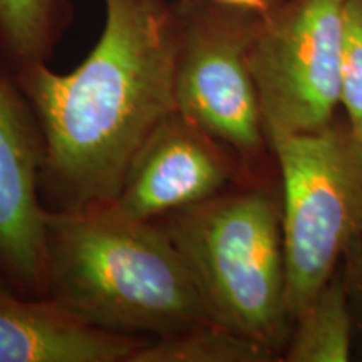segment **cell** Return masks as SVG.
Returning a JSON list of instances; mask_svg holds the SVG:
<instances>
[{"instance_id": "cell-1", "label": "cell", "mask_w": 362, "mask_h": 362, "mask_svg": "<svg viewBox=\"0 0 362 362\" xmlns=\"http://www.w3.org/2000/svg\"><path fill=\"white\" fill-rule=\"evenodd\" d=\"M106 22L79 67L17 72L42 129V203L67 210L116 202L148 134L176 111L180 24L165 0H104Z\"/></svg>"}, {"instance_id": "cell-2", "label": "cell", "mask_w": 362, "mask_h": 362, "mask_svg": "<svg viewBox=\"0 0 362 362\" xmlns=\"http://www.w3.org/2000/svg\"><path fill=\"white\" fill-rule=\"evenodd\" d=\"M45 292L111 332L160 337L210 322L160 221L131 216L116 202L45 211Z\"/></svg>"}, {"instance_id": "cell-3", "label": "cell", "mask_w": 362, "mask_h": 362, "mask_svg": "<svg viewBox=\"0 0 362 362\" xmlns=\"http://www.w3.org/2000/svg\"><path fill=\"white\" fill-rule=\"evenodd\" d=\"M208 319L274 352L288 336L282 211L262 192L216 194L161 218Z\"/></svg>"}, {"instance_id": "cell-4", "label": "cell", "mask_w": 362, "mask_h": 362, "mask_svg": "<svg viewBox=\"0 0 362 362\" xmlns=\"http://www.w3.org/2000/svg\"><path fill=\"white\" fill-rule=\"evenodd\" d=\"M269 143L282 175L285 302L296 322L362 235V149L330 124Z\"/></svg>"}, {"instance_id": "cell-5", "label": "cell", "mask_w": 362, "mask_h": 362, "mask_svg": "<svg viewBox=\"0 0 362 362\" xmlns=\"http://www.w3.org/2000/svg\"><path fill=\"white\" fill-rule=\"evenodd\" d=\"M347 0H288L260 17L248 64L265 138L330 124L341 103Z\"/></svg>"}, {"instance_id": "cell-6", "label": "cell", "mask_w": 362, "mask_h": 362, "mask_svg": "<svg viewBox=\"0 0 362 362\" xmlns=\"http://www.w3.org/2000/svg\"><path fill=\"white\" fill-rule=\"evenodd\" d=\"M176 111L243 158L267 141L248 52L262 16L214 0H180Z\"/></svg>"}, {"instance_id": "cell-7", "label": "cell", "mask_w": 362, "mask_h": 362, "mask_svg": "<svg viewBox=\"0 0 362 362\" xmlns=\"http://www.w3.org/2000/svg\"><path fill=\"white\" fill-rule=\"evenodd\" d=\"M44 136L11 61L0 59V275L27 297L45 292Z\"/></svg>"}, {"instance_id": "cell-8", "label": "cell", "mask_w": 362, "mask_h": 362, "mask_svg": "<svg viewBox=\"0 0 362 362\" xmlns=\"http://www.w3.org/2000/svg\"><path fill=\"white\" fill-rule=\"evenodd\" d=\"M228 176L223 144L173 111L136 151L116 205L136 218L161 220L216 197Z\"/></svg>"}, {"instance_id": "cell-9", "label": "cell", "mask_w": 362, "mask_h": 362, "mask_svg": "<svg viewBox=\"0 0 362 362\" xmlns=\"http://www.w3.org/2000/svg\"><path fill=\"white\" fill-rule=\"evenodd\" d=\"M148 337L90 325L51 297H27L0 275V362H129Z\"/></svg>"}, {"instance_id": "cell-10", "label": "cell", "mask_w": 362, "mask_h": 362, "mask_svg": "<svg viewBox=\"0 0 362 362\" xmlns=\"http://www.w3.org/2000/svg\"><path fill=\"white\" fill-rule=\"evenodd\" d=\"M297 329L288 346L291 362H346L351 359V314L347 292L330 282L296 320Z\"/></svg>"}, {"instance_id": "cell-11", "label": "cell", "mask_w": 362, "mask_h": 362, "mask_svg": "<svg viewBox=\"0 0 362 362\" xmlns=\"http://www.w3.org/2000/svg\"><path fill=\"white\" fill-rule=\"evenodd\" d=\"M270 349L214 322H202L180 332L146 339L129 362H260Z\"/></svg>"}, {"instance_id": "cell-12", "label": "cell", "mask_w": 362, "mask_h": 362, "mask_svg": "<svg viewBox=\"0 0 362 362\" xmlns=\"http://www.w3.org/2000/svg\"><path fill=\"white\" fill-rule=\"evenodd\" d=\"M57 12L59 0H0V44L17 72L45 62Z\"/></svg>"}, {"instance_id": "cell-13", "label": "cell", "mask_w": 362, "mask_h": 362, "mask_svg": "<svg viewBox=\"0 0 362 362\" xmlns=\"http://www.w3.org/2000/svg\"><path fill=\"white\" fill-rule=\"evenodd\" d=\"M341 103L349 133L362 149V0H347L341 54Z\"/></svg>"}, {"instance_id": "cell-14", "label": "cell", "mask_w": 362, "mask_h": 362, "mask_svg": "<svg viewBox=\"0 0 362 362\" xmlns=\"http://www.w3.org/2000/svg\"><path fill=\"white\" fill-rule=\"evenodd\" d=\"M214 2L221 4V6L240 8V11L253 12L262 17L267 16L275 7L274 0H214Z\"/></svg>"}, {"instance_id": "cell-15", "label": "cell", "mask_w": 362, "mask_h": 362, "mask_svg": "<svg viewBox=\"0 0 362 362\" xmlns=\"http://www.w3.org/2000/svg\"><path fill=\"white\" fill-rule=\"evenodd\" d=\"M359 292V302H357V309H359V315H357V324H359V334H361V346H362V284L357 287Z\"/></svg>"}]
</instances>
